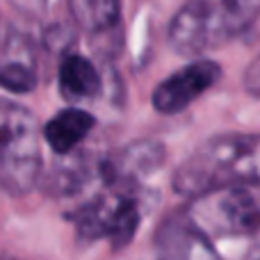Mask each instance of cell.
<instances>
[{"label":"cell","mask_w":260,"mask_h":260,"mask_svg":"<svg viewBox=\"0 0 260 260\" xmlns=\"http://www.w3.org/2000/svg\"><path fill=\"white\" fill-rule=\"evenodd\" d=\"M71 219L80 240H110L114 249H123L139 229L142 201L137 192L105 187L103 192L82 203L71 215Z\"/></svg>","instance_id":"5b68a950"},{"label":"cell","mask_w":260,"mask_h":260,"mask_svg":"<svg viewBox=\"0 0 260 260\" xmlns=\"http://www.w3.org/2000/svg\"><path fill=\"white\" fill-rule=\"evenodd\" d=\"M221 69L210 59H197L178 69L174 76L165 78L153 89L151 103L160 114H178L199 101L208 89L219 82Z\"/></svg>","instance_id":"52a82bcc"},{"label":"cell","mask_w":260,"mask_h":260,"mask_svg":"<svg viewBox=\"0 0 260 260\" xmlns=\"http://www.w3.org/2000/svg\"><path fill=\"white\" fill-rule=\"evenodd\" d=\"M258 260H260V258H258Z\"/></svg>","instance_id":"e0dca14e"},{"label":"cell","mask_w":260,"mask_h":260,"mask_svg":"<svg viewBox=\"0 0 260 260\" xmlns=\"http://www.w3.org/2000/svg\"><path fill=\"white\" fill-rule=\"evenodd\" d=\"M57 85L59 94L71 103L89 101L101 94V73L87 57L78 53H67L57 69Z\"/></svg>","instance_id":"8fae6325"},{"label":"cell","mask_w":260,"mask_h":260,"mask_svg":"<svg viewBox=\"0 0 260 260\" xmlns=\"http://www.w3.org/2000/svg\"><path fill=\"white\" fill-rule=\"evenodd\" d=\"M242 85L251 96L260 99V55L247 67V71L242 76Z\"/></svg>","instance_id":"5bb4252c"},{"label":"cell","mask_w":260,"mask_h":260,"mask_svg":"<svg viewBox=\"0 0 260 260\" xmlns=\"http://www.w3.org/2000/svg\"><path fill=\"white\" fill-rule=\"evenodd\" d=\"M94 176H99V162L91 165L85 157H76L71 162L53 167V171L46 176V189L55 197H71L80 187H85Z\"/></svg>","instance_id":"4fadbf2b"},{"label":"cell","mask_w":260,"mask_h":260,"mask_svg":"<svg viewBox=\"0 0 260 260\" xmlns=\"http://www.w3.org/2000/svg\"><path fill=\"white\" fill-rule=\"evenodd\" d=\"M94 126H96L94 114H89L87 110L80 108H67L46 123L41 135H44L46 144L50 146V151L57 153L59 157H64L78 151V146L85 142L87 135L94 130Z\"/></svg>","instance_id":"30bf717a"},{"label":"cell","mask_w":260,"mask_h":260,"mask_svg":"<svg viewBox=\"0 0 260 260\" xmlns=\"http://www.w3.org/2000/svg\"><path fill=\"white\" fill-rule=\"evenodd\" d=\"M155 260H224L212 240L203 235L185 212L171 215L153 235Z\"/></svg>","instance_id":"ba28073f"},{"label":"cell","mask_w":260,"mask_h":260,"mask_svg":"<svg viewBox=\"0 0 260 260\" xmlns=\"http://www.w3.org/2000/svg\"><path fill=\"white\" fill-rule=\"evenodd\" d=\"M73 21L91 35H103L112 30L121 14L119 0H67Z\"/></svg>","instance_id":"7c38bea8"},{"label":"cell","mask_w":260,"mask_h":260,"mask_svg":"<svg viewBox=\"0 0 260 260\" xmlns=\"http://www.w3.org/2000/svg\"><path fill=\"white\" fill-rule=\"evenodd\" d=\"M37 80L35 44L25 32L12 30L0 41V87L9 94H30Z\"/></svg>","instance_id":"9c48e42d"},{"label":"cell","mask_w":260,"mask_h":260,"mask_svg":"<svg viewBox=\"0 0 260 260\" xmlns=\"http://www.w3.org/2000/svg\"><path fill=\"white\" fill-rule=\"evenodd\" d=\"M9 5L16 7L18 12L25 14V16H41L46 5H48V0H9Z\"/></svg>","instance_id":"9a60e30c"},{"label":"cell","mask_w":260,"mask_h":260,"mask_svg":"<svg viewBox=\"0 0 260 260\" xmlns=\"http://www.w3.org/2000/svg\"><path fill=\"white\" fill-rule=\"evenodd\" d=\"M260 18V0H187L169 25L180 55H201L244 35Z\"/></svg>","instance_id":"7a4b0ae2"},{"label":"cell","mask_w":260,"mask_h":260,"mask_svg":"<svg viewBox=\"0 0 260 260\" xmlns=\"http://www.w3.org/2000/svg\"><path fill=\"white\" fill-rule=\"evenodd\" d=\"M0 260H14V258H0Z\"/></svg>","instance_id":"2e32d148"},{"label":"cell","mask_w":260,"mask_h":260,"mask_svg":"<svg viewBox=\"0 0 260 260\" xmlns=\"http://www.w3.org/2000/svg\"><path fill=\"white\" fill-rule=\"evenodd\" d=\"M180 197H201L233 185H260V135L229 133L203 142L174 171Z\"/></svg>","instance_id":"6da1fadb"},{"label":"cell","mask_w":260,"mask_h":260,"mask_svg":"<svg viewBox=\"0 0 260 260\" xmlns=\"http://www.w3.org/2000/svg\"><path fill=\"white\" fill-rule=\"evenodd\" d=\"M185 215L210 240L260 235V185H233L194 197Z\"/></svg>","instance_id":"277c9868"},{"label":"cell","mask_w":260,"mask_h":260,"mask_svg":"<svg viewBox=\"0 0 260 260\" xmlns=\"http://www.w3.org/2000/svg\"><path fill=\"white\" fill-rule=\"evenodd\" d=\"M37 117L16 101L0 99V187L27 194L44 174Z\"/></svg>","instance_id":"3957f363"},{"label":"cell","mask_w":260,"mask_h":260,"mask_svg":"<svg viewBox=\"0 0 260 260\" xmlns=\"http://www.w3.org/2000/svg\"><path fill=\"white\" fill-rule=\"evenodd\" d=\"M167 160V151L155 139H139L121 151L99 160V178L105 187L130 189L142 194V185L146 178L157 174Z\"/></svg>","instance_id":"8992f818"}]
</instances>
